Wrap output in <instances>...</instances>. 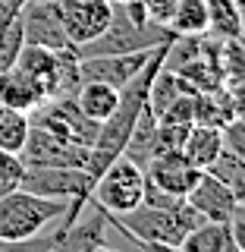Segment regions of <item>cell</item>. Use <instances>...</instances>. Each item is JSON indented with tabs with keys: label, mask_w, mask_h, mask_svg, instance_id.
Instances as JSON below:
<instances>
[{
	"label": "cell",
	"mask_w": 245,
	"mask_h": 252,
	"mask_svg": "<svg viewBox=\"0 0 245 252\" xmlns=\"http://www.w3.org/2000/svg\"><path fill=\"white\" fill-rule=\"evenodd\" d=\"M107 220L129 240H151V243H170L179 246L189 230L201 224V215L189 202L176 208H154V205H138L126 215H107Z\"/></svg>",
	"instance_id": "1"
},
{
	"label": "cell",
	"mask_w": 245,
	"mask_h": 252,
	"mask_svg": "<svg viewBox=\"0 0 245 252\" xmlns=\"http://www.w3.org/2000/svg\"><path fill=\"white\" fill-rule=\"evenodd\" d=\"M63 215H66V202L44 199V195H35L22 186H13L0 195V240L38 236Z\"/></svg>",
	"instance_id": "2"
},
{
	"label": "cell",
	"mask_w": 245,
	"mask_h": 252,
	"mask_svg": "<svg viewBox=\"0 0 245 252\" xmlns=\"http://www.w3.org/2000/svg\"><path fill=\"white\" fill-rule=\"evenodd\" d=\"M141 195H145V167L126 155L110 161L91 189L94 205H101L107 215H126V211L138 208Z\"/></svg>",
	"instance_id": "3"
},
{
	"label": "cell",
	"mask_w": 245,
	"mask_h": 252,
	"mask_svg": "<svg viewBox=\"0 0 245 252\" xmlns=\"http://www.w3.org/2000/svg\"><path fill=\"white\" fill-rule=\"evenodd\" d=\"M31 123L47 129V132H54L57 139L69 142V145H82V148L94 145L98 126H101V123L88 120V117L79 110L76 98H51V101H44V104L31 114Z\"/></svg>",
	"instance_id": "4"
},
{
	"label": "cell",
	"mask_w": 245,
	"mask_h": 252,
	"mask_svg": "<svg viewBox=\"0 0 245 252\" xmlns=\"http://www.w3.org/2000/svg\"><path fill=\"white\" fill-rule=\"evenodd\" d=\"M63 35L73 47H82L101 38L113 22V3L110 0H54Z\"/></svg>",
	"instance_id": "5"
},
{
	"label": "cell",
	"mask_w": 245,
	"mask_h": 252,
	"mask_svg": "<svg viewBox=\"0 0 245 252\" xmlns=\"http://www.w3.org/2000/svg\"><path fill=\"white\" fill-rule=\"evenodd\" d=\"M19 158H22L26 167H85L88 148L69 145V142L57 139L54 132H47V129L31 123L28 139H26V145H22Z\"/></svg>",
	"instance_id": "6"
},
{
	"label": "cell",
	"mask_w": 245,
	"mask_h": 252,
	"mask_svg": "<svg viewBox=\"0 0 245 252\" xmlns=\"http://www.w3.org/2000/svg\"><path fill=\"white\" fill-rule=\"evenodd\" d=\"M157 47V44H154ZM154 47L141 51H126V54H98V57H79V73L82 82H107L113 89H123L132 76L151 60Z\"/></svg>",
	"instance_id": "7"
},
{
	"label": "cell",
	"mask_w": 245,
	"mask_h": 252,
	"mask_svg": "<svg viewBox=\"0 0 245 252\" xmlns=\"http://www.w3.org/2000/svg\"><path fill=\"white\" fill-rule=\"evenodd\" d=\"M107 211L101 208V205L88 202L85 205V211L79 215L73 224L60 227L57 236H54L51 249L47 252H94L98 246H104V236H107Z\"/></svg>",
	"instance_id": "8"
},
{
	"label": "cell",
	"mask_w": 245,
	"mask_h": 252,
	"mask_svg": "<svg viewBox=\"0 0 245 252\" xmlns=\"http://www.w3.org/2000/svg\"><path fill=\"white\" fill-rule=\"evenodd\" d=\"M201 170L195 167V164H189L183 152H161L154 158H148L145 161V180L157 189H163V192L170 195H179V199H186L189 189L198 183Z\"/></svg>",
	"instance_id": "9"
},
{
	"label": "cell",
	"mask_w": 245,
	"mask_h": 252,
	"mask_svg": "<svg viewBox=\"0 0 245 252\" xmlns=\"http://www.w3.org/2000/svg\"><path fill=\"white\" fill-rule=\"evenodd\" d=\"M22 22V38L26 44H41L51 51H63V47H73L63 35L60 16H57V3L54 0H28L19 13Z\"/></svg>",
	"instance_id": "10"
},
{
	"label": "cell",
	"mask_w": 245,
	"mask_h": 252,
	"mask_svg": "<svg viewBox=\"0 0 245 252\" xmlns=\"http://www.w3.org/2000/svg\"><path fill=\"white\" fill-rule=\"evenodd\" d=\"M69 47H63V51H51V47H41V44H22L19 57H16L13 66H19L26 76H31L38 85H41V92L47 94V101L57 98L60 94V82H63V54H66Z\"/></svg>",
	"instance_id": "11"
},
{
	"label": "cell",
	"mask_w": 245,
	"mask_h": 252,
	"mask_svg": "<svg viewBox=\"0 0 245 252\" xmlns=\"http://www.w3.org/2000/svg\"><path fill=\"white\" fill-rule=\"evenodd\" d=\"M186 202L192 205L195 211L204 218V220H233L236 211H239V202H236V195L226 189L214 173L201 170L198 183L189 189Z\"/></svg>",
	"instance_id": "12"
},
{
	"label": "cell",
	"mask_w": 245,
	"mask_h": 252,
	"mask_svg": "<svg viewBox=\"0 0 245 252\" xmlns=\"http://www.w3.org/2000/svg\"><path fill=\"white\" fill-rule=\"evenodd\" d=\"M47 101V94L41 92V85L31 76H26L19 66H10L0 73V104L26 110V114H35Z\"/></svg>",
	"instance_id": "13"
},
{
	"label": "cell",
	"mask_w": 245,
	"mask_h": 252,
	"mask_svg": "<svg viewBox=\"0 0 245 252\" xmlns=\"http://www.w3.org/2000/svg\"><path fill=\"white\" fill-rule=\"evenodd\" d=\"M223 129H217V126H208V123H192L183 139V145H179V152L189 164H195L198 170H208L211 164L220 158L223 152Z\"/></svg>",
	"instance_id": "14"
},
{
	"label": "cell",
	"mask_w": 245,
	"mask_h": 252,
	"mask_svg": "<svg viewBox=\"0 0 245 252\" xmlns=\"http://www.w3.org/2000/svg\"><path fill=\"white\" fill-rule=\"evenodd\" d=\"M179 249L183 252H239L230 230V220H201L195 230L186 233Z\"/></svg>",
	"instance_id": "15"
},
{
	"label": "cell",
	"mask_w": 245,
	"mask_h": 252,
	"mask_svg": "<svg viewBox=\"0 0 245 252\" xmlns=\"http://www.w3.org/2000/svg\"><path fill=\"white\" fill-rule=\"evenodd\" d=\"M116 98H120V89H113V85H107V82H82L79 92H76L79 110L94 123H104L107 117L113 114Z\"/></svg>",
	"instance_id": "16"
},
{
	"label": "cell",
	"mask_w": 245,
	"mask_h": 252,
	"mask_svg": "<svg viewBox=\"0 0 245 252\" xmlns=\"http://www.w3.org/2000/svg\"><path fill=\"white\" fill-rule=\"evenodd\" d=\"M208 38H245L242 10L236 0H208Z\"/></svg>",
	"instance_id": "17"
},
{
	"label": "cell",
	"mask_w": 245,
	"mask_h": 252,
	"mask_svg": "<svg viewBox=\"0 0 245 252\" xmlns=\"http://www.w3.org/2000/svg\"><path fill=\"white\" fill-rule=\"evenodd\" d=\"M170 32L176 38L208 35V0H179L170 19Z\"/></svg>",
	"instance_id": "18"
},
{
	"label": "cell",
	"mask_w": 245,
	"mask_h": 252,
	"mask_svg": "<svg viewBox=\"0 0 245 252\" xmlns=\"http://www.w3.org/2000/svg\"><path fill=\"white\" fill-rule=\"evenodd\" d=\"M28 129H31V114L0 104V148L3 152L19 155L28 139Z\"/></svg>",
	"instance_id": "19"
},
{
	"label": "cell",
	"mask_w": 245,
	"mask_h": 252,
	"mask_svg": "<svg viewBox=\"0 0 245 252\" xmlns=\"http://www.w3.org/2000/svg\"><path fill=\"white\" fill-rule=\"evenodd\" d=\"M208 173H214L220 183L230 189L236 195V202L245 199V158H239L236 152H230V148H223L220 158L208 167Z\"/></svg>",
	"instance_id": "20"
},
{
	"label": "cell",
	"mask_w": 245,
	"mask_h": 252,
	"mask_svg": "<svg viewBox=\"0 0 245 252\" xmlns=\"http://www.w3.org/2000/svg\"><path fill=\"white\" fill-rule=\"evenodd\" d=\"M217 63H220V76L226 85L242 82L245 79V38H226L217 47Z\"/></svg>",
	"instance_id": "21"
},
{
	"label": "cell",
	"mask_w": 245,
	"mask_h": 252,
	"mask_svg": "<svg viewBox=\"0 0 245 252\" xmlns=\"http://www.w3.org/2000/svg\"><path fill=\"white\" fill-rule=\"evenodd\" d=\"M22 44H26V38H22V22H19V16H16V19L0 26V73L16 63Z\"/></svg>",
	"instance_id": "22"
},
{
	"label": "cell",
	"mask_w": 245,
	"mask_h": 252,
	"mask_svg": "<svg viewBox=\"0 0 245 252\" xmlns=\"http://www.w3.org/2000/svg\"><path fill=\"white\" fill-rule=\"evenodd\" d=\"M54 236H57V230L54 233L44 230L38 236H28V240H0V252H47Z\"/></svg>",
	"instance_id": "23"
},
{
	"label": "cell",
	"mask_w": 245,
	"mask_h": 252,
	"mask_svg": "<svg viewBox=\"0 0 245 252\" xmlns=\"http://www.w3.org/2000/svg\"><path fill=\"white\" fill-rule=\"evenodd\" d=\"M176 3L179 0H141V6H145V13H148V22H154V26H161V29H170Z\"/></svg>",
	"instance_id": "24"
},
{
	"label": "cell",
	"mask_w": 245,
	"mask_h": 252,
	"mask_svg": "<svg viewBox=\"0 0 245 252\" xmlns=\"http://www.w3.org/2000/svg\"><path fill=\"white\" fill-rule=\"evenodd\" d=\"M22 170H26L22 158H19V155H13V152H3V148H0V183H6V186H19Z\"/></svg>",
	"instance_id": "25"
},
{
	"label": "cell",
	"mask_w": 245,
	"mask_h": 252,
	"mask_svg": "<svg viewBox=\"0 0 245 252\" xmlns=\"http://www.w3.org/2000/svg\"><path fill=\"white\" fill-rule=\"evenodd\" d=\"M223 145L239 158H245V120H230L223 126Z\"/></svg>",
	"instance_id": "26"
},
{
	"label": "cell",
	"mask_w": 245,
	"mask_h": 252,
	"mask_svg": "<svg viewBox=\"0 0 245 252\" xmlns=\"http://www.w3.org/2000/svg\"><path fill=\"white\" fill-rule=\"evenodd\" d=\"M226 94H230L233 120H245V79H242V82H233L230 89H226Z\"/></svg>",
	"instance_id": "27"
},
{
	"label": "cell",
	"mask_w": 245,
	"mask_h": 252,
	"mask_svg": "<svg viewBox=\"0 0 245 252\" xmlns=\"http://www.w3.org/2000/svg\"><path fill=\"white\" fill-rule=\"evenodd\" d=\"M26 3H28V0H0V26L10 22V19H16Z\"/></svg>",
	"instance_id": "28"
},
{
	"label": "cell",
	"mask_w": 245,
	"mask_h": 252,
	"mask_svg": "<svg viewBox=\"0 0 245 252\" xmlns=\"http://www.w3.org/2000/svg\"><path fill=\"white\" fill-rule=\"evenodd\" d=\"M230 230H233V240L236 246H239V252H245V218L236 211V218L230 220Z\"/></svg>",
	"instance_id": "29"
},
{
	"label": "cell",
	"mask_w": 245,
	"mask_h": 252,
	"mask_svg": "<svg viewBox=\"0 0 245 252\" xmlns=\"http://www.w3.org/2000/svg\"><path fill=\"white\" fill-rule=\"evenodd\" d=\"M141 252H183L179 246H170V243H151V240H132Z\"/></svg>",
	"instance_id": "30"
},
{
	"label": "cell",
	"mask_w": 245,
	"mask_h": 252,
	"mask_svg": "<svg viewBox=\"0 0 245 252\" xmlns=\"http://www.w3.org/2000/svg\"><path fill=\"white\" fill-rule=\"evenodd\" d=\"M94 252H123V249H116V246H107V243H104V246H98Z\"/></svg>",
	"instance_id": "31"
},
{
	"label": "cell",
	"mask_w": 245,
	"mask_h": 252,
	"mask_svg": "<svg viewBox=\"0 0 245 252\" xmlns=\"http://www.w3.org/2000/svg\"><path fill=\"white\" fill-rule=\"evenodd\" d=\"M239 215H242V218H245V199H242V202H239Z\"/></svg>",
	"instance_id": "32"
},
{
	"label": "cell",
	"mask_w": 245,
	"mask_h": 252,
	"mask_svg": "<svg viewBox=\"0 0 245 252\" xmlns=\"http://www.w3.org/2000/svg\"><path fill=\"white\" fill-rule=\"evenodd\" d=\"M110 3H113V6H120V3H129V0H110Z\"/></svg>",
	"instance_id": "33"
},
{
	"label": "cell",
	"mask_w": 245,
	"mask_h": 252,
	"mask_svg": "<svg viewBox=\"0 0 245 252\" xmlns=\"http://www.w3.org/2000/svg\"><path fill=\"white\" fill-rule=\"evenodd\" d=\"M236 3H242V0H236Z\"/></svg>",
	"instance_id": "34"
}]
</instances>
